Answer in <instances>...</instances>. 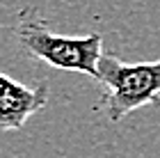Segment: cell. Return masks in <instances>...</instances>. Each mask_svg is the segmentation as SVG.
Instances as JSON below:
<instances>
[{
  "mask_svg": "<svg viewBox=\"0 0 160 158\" xmlns=\"http://www.w3.org/2000/svg\"><path fill=\"white\" fill-rule=\"evenodd\" d=\"M21 48L39 62H46L62 71H76L98 80V64L103 57V34L92 32L82 37L55 34L32 7H23L16 14L14 28Z\"/></svg>",
  "mask_w": 160,
  "mask_h": 158,
  "instance_id": "6da1fadb",
  "label": "cell"
},
{
  "mask_svg": "<svg viewBox=\"0 0 160 158\" xmlns=\"http://www.w3.org/2000/svg\"><path fill=\"white\" fill-rule=\"evenodd\" d=\"M98 83L103 85L101 108L110 121L144 105L160 103V60L123 62L114 53H103L98 64Z\"/></svg>",
  "mask_w": 160,
  "mask_h": 158,
  "instance_id": "7a4b0ae2",
  "label": "cell"
},
{
  "mask_svg": "<svg viewBox=\"0 0 160 158\" xmlns=\"http://www.w3.org/2000/svg\"><path fill=\"white\" fill-rule=\"evenodd\" d=\"M48 103V83L41 80L37 87L14 80L12 76H0V128L18 131L25 121L43 110Z\"/></svg>",
  "mask_w": 160,
  "mask_h": 158,
  "instance_id": "3957f363",
  "label": "cell"
}]
</instances>
